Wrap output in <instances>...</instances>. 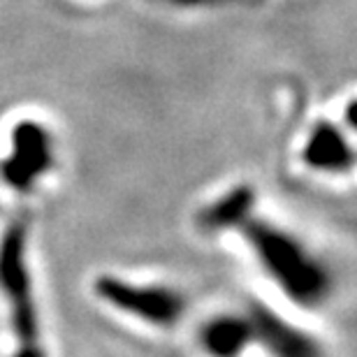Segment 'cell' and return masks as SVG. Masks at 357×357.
<instances>
[{
    "instance_id": "277c9868",
    "label": "cell",
    "mask_w": 357,
    "mask_h": 357,
    "mask_svg": "<svg viewBox=\"0 0 357 357\" xmlns=\"http://www.w3.org/2000/svg\"><path fill=\"white\" fill-rule=\"evenodd\" d=\"M54 137L40 121L26 119L12 128V151L0 162V176L17 192H31L54 167Z\"/></svg>"
},
{
    "instance_id": "5b68a950",
    "label": "cell",
    "mask_w": 357,
    "mask_h": 357,
    "mask_svg": "<svg viewBox=\"0 0 357 357\" xmlns=\"http://www.w3.org/2000/svg\"><path fill=\"white\" fill-rule=\"evenodd\" d=\"M246 316L251 320L253 341L271 357H323V348L309 332L288 323L269 306L253 302Z\"/></svg>"
},
{
    "instance_id": "52a82bcc",
    "label": "cell",
    "mask_w": 357,
    "mask_h": 357,
    "mask_svg": "<svg viewBox=\"0 0 357 357\" xmlns=\"http://www.w3.org/2000/svg\"><path fill=\"white\" fill-rule=\"evenodd\" d=\"M199 344L209 357H241L253 344L251 320L246 313H225L206 320L199 330Z\"/></svg>"
},
{
    "instance_id": "6da1fadb",
    "label": "cell",
    "mask_w": 357,
    "mask_h": 357,
    "mask_svg": "<svg viewBox=\"0 0 357 357\" xmlns=\"http://www.w3.org/2000/svg\"><path fill=\"white\" fill-rule=\"evenodd\" d=\"M239 230L258 255L262 269L292 302L302 306H318L325 302L332 290V276L302 241L271 225L269 220L253 216Z\"/></svg>"
},
{
    "instance_id": "3957f363",
    "label": "cell",
    "mask_w": 357,
    "mask_h": 357,
    "mask_svg": "<svg viewBox=\"0 0 357 357\" xmlns=\"http://www.w3.org/2000/svg\"><path fill=\"white\" fill-rule=\"evenodd\" d=\"M96 295L112 309L128 313L155 327H172L185 311V297L167 285L130 283L119 276H98L93 283Z\"/></svg>"
},
{
    "instance_id": "ba28073f",
    "label": "cell",
    "mask_w": 357,
    "mask_h": 357,
    "mask_svg": "<svg viewBox=\"0 0 357 357\" xmlns=\"http://www.w3.org/2000/svg\"><path fill=\"white\" fill-rule=\"evenodd\" d=\"M255 206V190L253 185H234L223 192L218 199L206 204L197 216V223L206 232H223V230H239L248 218L253 216Z\"/></svg>"
},
{
    "instance_id": "7a4b0ae2",
    "label": "cell",
    "mask_w": 357,
    "mask_h": 357,
    "mask_svg": "<svg viewBox=\"0 0 357 357\" xmlns=\"http://www.w3.org/2000/svg\"><path fill=\"white\" fill-rule=\"evenodd\" d=\"M28 223L12 220L0 239V290L10 302L12 327L19 344H38L40 323L28 269Z\"/></svg>"
},
{
    "instance_id": "8992f818",
    "label": "cell",
    "mask_w": 357,
    "mask_h": 357,
    "mask_svg": "<svg viewBox=\"0 0 357 357\" xmlns=\"http://www.w3.org/2000/svg\"><path fill=\"white\" fill-rule=\"evenodd\" d=\"M302 158L311 169L330 174H346L355 165L353 144L348 142L344 130L330 121H320L311 128Z\"/></svg>"
},
{
    "instance_id": "9c48e42d",
    "label": "cell",
    "mask_w": 357,
    "mask_h": 357,
    "mask_svg": "<svg viewBox=\"0 0 357 357\" xmlns=\"http://www.w3.org/2000/svg\"><path fill=\"white\" fill-rule=\"evenodd\" d=\"M12 357H47L40 344H19V351Z\"/></svg>"
}]
</instances>
